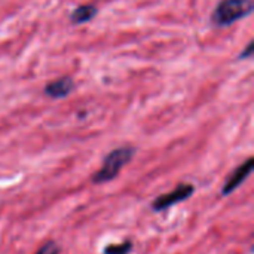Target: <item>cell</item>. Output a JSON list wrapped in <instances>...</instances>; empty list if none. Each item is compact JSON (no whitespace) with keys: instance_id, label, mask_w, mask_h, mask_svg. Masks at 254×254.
<instances>
[{"instance_id":"cell-1","label":"cell","mask_w":254,"mask_h":254,"mask_svg":"<svg viewBox=\"0 0 254 254\" xmlns=\"http://www.w3.org/2000/svg\"><path fill=\"white\" fill-rule=\"evenodd\" d=\"M135 152L137 150L132 146H122V147H118V149L112 150L110 153H107V156L103 161V167L94 173V176L91 179L92 183L104 185V183L115 180L118 177V174L121 173V170L131 162Z\"/></svg>"},{"instance_id":"cell-2","label":"cell","mask_w":254,"mask_h":254,"mask_svg":"<svg viewBox=\"0 0 254 254\" xmlns=\"http://www.w3.org/2000/svg\"><path fill=\"white\" fill-rule=\"evenodd\" d=\"M253 12L252 0H222L211 13V22L217 27H228Z\"/></svg>"},{"instance_id":"cell-3","label":"cell","mask_w":254,"mask_h":254,"mask_svg":"<svg viewBox=\"0 0 254 254\" xmlns=\"http://www.w3.org/2000/svg\"><path fill=\"white\" fill-rule=\"evenodd\" d=\"M195 192V186L190 185V183H179L176 186L174 190L168 192V193H164V195H159L153 202H152V210L155 213H161V211H165L186 199H189Z\"/></svg>"},{"instance_id":"cell-4","label":"cell","mask_w":254,"mask_h":254,"mask_svg":"<svg viewBox=\"0 0 254 254\" xmlns=\"http://www.w3.org/2000/svg\"><path fill=\"white\" fill-rule=\"evenodd\" d=\"M254 167V159L249 158L246 162H243L241 165H238L226 179L223 188H222V196H229L231 193H234L252 174Z\"/></svg>"},{"instance_id":"cell-5","label":"cell","mask_w":254,"mask_h":254,"mask_svg":"<svg viewBox=\"0 0 254 254\" xmlns=\"http://www.w3.org/2000/svg\"><path fill=\"white\" fill-rule=\"evenodd\" d=\"M73 89H74V80L70 76H63L60 79L49 82L45 86V94L51 98L60 100V98H65L67 95H70Z\"/></svg>"},{"instance_id":"cell-6","label":"cell","mask_w":254,"mask_h":254,"mask_svg":"<svg viewBox=\"0 0 254 254\" xmlns=\"http://www.w3.org/2000/svg\"><path fill=\"white\" fill-rule=\"evenodd\" d=\"M97 13H98V9L95 4H80L70 13V21H71V24L79 25V24L94 19L97 16Z\"/></svg>"},{"instance_id":"cell-7","label":"cell","mask_w":254,"mask_h":254,"mask_svg":"<svg viewBox=\"0 0 254 254\" xmlns=\"http://www.w3.org/2000/svg\"><path fill=\"white\" fill-rule=\"evenodd\" d=\"M134 246L129 240L121 243V244H110L107 247H104L103 254H129L132 252Z\"/></svg>"},{"instance_id":"cell-8","label":"cell","mask_w":254,"mask_h":254,"mask_svg":"<svg viewBox=\"0 0 254 254\" xmlns=\"http://www.w3.org/2000/svg\"><path fill=\"white\" fill-rule=\"evenodd\" d=\"M36 254H60V247L57 246V243H54V241H49V243H46L45 246H42Z\"/></svg>"},{"instance_id":"cell-9","label":"cell","mask_w":254,"mask_h":254,"mask_svg":"<svg viewBox=\"0 0 254 254\" xmlns=\"http://www.w3.org/2000/svg\"><path fill=\"white\" fill-rule=\"evenodd\" d=\"M252 54H253V42L249 43V46L246 48V51L241 52V54L238 55V58H240V60H241V58H249V57H252Z\"/></svg>"}]
</instances>
